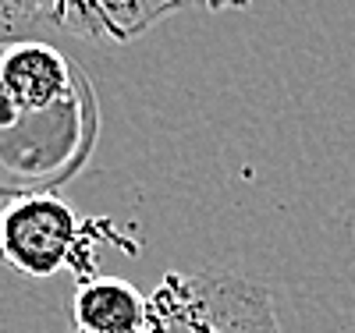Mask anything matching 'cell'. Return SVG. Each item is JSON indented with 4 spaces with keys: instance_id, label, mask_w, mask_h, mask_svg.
<instances>
[{
    "instance_id": "cell-2",
    "label": "cell",
    "mask_w": 355,
    "mask_h": 333,
    "mask_svg": "<svg viewBox=\"0 0 355 333\" xmlns=\"http://www.w3.org/2000/svg\"><path fill=\"white\" fill-rule=\"evenodd\" d=\"M146 305L142 333H281L270 291L231 269L167 273Z\"/></svg>"
},
{
    "instance_id": "cell-1",
    "label": "cell",
    "mask_w": 355,
    "mask_h": 333,
    "mask_svg": "<svg viewBox=\"0 0 355 333\" xmlns=\"http://www.w3.org/2000/svg\"><path fill=\"white\" fill-rule=\"evenodd\" d=\"M93 142V89L53 110L21 107L0 93V195L53 192L82 170Z\"/></svg>"
},
{
    "instance_id": "cell-7",
    "label": "cell",
    "mask_w": 355,
    "mask_h": 333,
    "mask_svg": "<svg viewBox=\"0 0 355 333\" xmlns=\"http://www.w3.org/2000/svg\"><path fill=\"white\" fill-rule=\"evenodd\" d=\"M249 0H227V8H245Z\"/></svg>"
},
{
    "instance_id": "cell-6",
    "label": "cell",
    "mask_w": 355,
    "mask_h": 333,
    "mask_svg": "<svg viewBox=\"0 0 355 333\" xmlns=\"http://www.w3.org/2000/svg\"><path fill=\"white\" fill-rule=\"evenodd\" d=\"M50 18V0H0V43L25 39Z\"/></svg>"
},
{
    "instance_id": "cell-4",
    "label": "cell",
    "mask_w": 355,
    "mask_h": 333,
    "mask_svg": "<svg viewBox=\"0 0 355 333\" xmlns=\"http://www.w3.org/2000/svg\"><path fill=\"white\" fill-rule=\"evenodd\" d=\"M189 0H50L53 21L85 39L128 43Z\"/></svg>"
},
{
    "instance_id": "cell-3",
    "label": "cell",
    "mask_w": 355,
    "mask_h": 333,
    "mask_svg": "<svg viewBox=\"0 0 355 333\" xmlns=\"http://www.w3.org/2000/svg\"><path fill=\"white\" fill-rule=\"evenodd\" d=\"M78 213L53 192H25L0 199V262L15 273L46 280L64 266H78Z\"/></svg>"
},
{
    "instance_id": "cell-5",
    "label": "cell",
    "mask_w": 355,
    "mask_h": 333,
    "mask_svg": "<svg viewBox=\"0 0 355 333\" xmlns=\"http://www.w3.org/2000/svg\"><path fill=\"white\" fill-rule=\"evenodd\" d=\"M146 294L121 277H89L71 298V333H142Z\"/></svg>"
}]
</instances>
